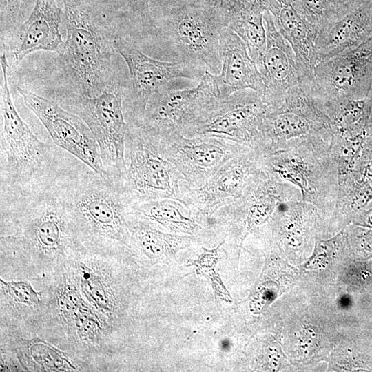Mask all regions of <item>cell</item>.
<instances>
[{
    "mask_svg": "<svg viewBox=\"0 0 372 372\" xmlns=\"http://www.w3.org/2000/svg\"><path fill=\"white\" fill-rule=\"evenodd\" d=\"M56 184L38 194L1 203V231L9 232L0 235V278L41 279L84 248Z\"/></svg>",
    "mask_w": 372,
    "mask_h": 372,
    "instance_id": "obj_1",
    "label": "cell"
},
{
    "mask_svg": "<svg viewBox=\"0 0 372 372\" xmlns=\"http://www.w3.org/2000/svg\"><path fill=\"white\" fill-rule=\"evenodd\" d=\"M31 282L40 292L41 302L21 327L13 329L38 334L83 363L89 371H113L118 339L83 298L64 264Z\"/></svg>",
    "mask_w": 372,
    "mask_h": 372,
    "instance_id": "obj_2",
    "label": "cell"
},
{
    "mask_svg": "<svg viewBox=\"0 0 372 372\" xmlns=\"http://www.w3.org/2000/svg\"><path fill=\"white\" fill-rule=\"evenodd\" d=\"M3 85L1 131V203L28 197L52 188L70 169L58 149L37 138L19 114L8 83L6 53L0 57Z\"/></svg>",
    "mask_w": 372,
    "mask_h": 372,
    "instance_id": "obj_3",
    "label": "cell"
},
{
    "mask_svg": "<svg viewBox=\"0 0 372 372\" xmlns=\"http://www.w3.org/2000/svg\"><path fill=\"white\" fill-rule=\"evenodd\" d=\"M67 211L86 247H130L129 203L122 188L85 164L56 182Z\"/></svg>",
    "mask_w": 372,
    "mask_h": 372,
    "instance_id": "obj_4",
    "label": "cell"
},
{
    "mask_svg": "<svg viewBox=\"0 0 372 372\" xmlns=\"http://www.w3.org/2000/svg\"><path fill=\"white\" fill-rule=\"evenodd\" d=\"M66 39L58 54L80 85L84 96L99 95L116 81L112 57L116 52L105 30L99 0H62Z\"/></svg>",
    "mask_w": 372,
    "mask_h": 372,
    "instance_id": "obj_5",
    "label": "cell"
},
{
    "mask_svg": "<svg viewBox=\"0 0 372 372\" xmlns=\"http://www.w3.org/2000/svg\"><path fill=\"white\" fill-rule=\"evenodd\" d=\"M162 1L158 29L174 54V61L189 63L218 75L222 67L220 33L228 25L225 15L187 0Z\"/></svg>",
    "mask_w": 372,
    "mask_h": 372,
    "instance_id": "obj_6",
    "label": "cell"
},
{
    "mask_svg": "<svg viewBox=\"0 0 372 372\" xmlns=\"http://www.w3.org/2000/svg\"><path fill=\"white\" fill-rule=\"evenodd\" d=\"M125 160L122 191L129 204L162 198L182 202L180 184L185 178L162 154L153 132L129 124Z\"/></svg>",
    "mask_w": 372,
    "mask_h": 372,
    "instance_id": "obj_7",
    "label": "cell"
},
{
    "mask_svg": "<svg viewBox=\"0 0 372 372\" xmlns=\"http://www.w3.org/2000/svg\"><path fill=\"white\" fill-rule=\"evenodd\" d=\"M262 165L267 172L297 187L302 200L319 209L335 207L338 172L329 147L301 142L264 156Z\"/></svg>",
    "mask_w": 372,
    "mask_h": 372,
    "instance_id": "obj_8",
    "label": "cell"
},
{
    "mask_svg": "<svg viewBox=\"0 0 372 372\" xmlns=\"http://www.w3.org/2000/svg\"><path fill=\"white\" fill-rule=\"evenodd\" d=\"M123 92L117 80L99 95L75 97L69 103L70 112L87 123L98 143L104 175L121 187L125 172V141L129 128L123 109Z\"/></svg>",
    "mask_w": 372,
    "mask_h": 372,
    "instance_id": "obj_9",
    "label": "cell"
},
{
    "mask_svg": "<svg viewBox=\"0 0 372 372\" xmlns=\"http://www.w3.org/2000/svg\"><path fill=\"white\" fill-rule=\"evenodd\" d=\"M267 105L262 96L243 90L221 100L187 135L216 137L249 147L262 156L270 152L266 133Z\"/></svg>",
    "mask_w": 372,
    "mask_h": 372,
    "instance_id": "obj_10",
    "label": "cell"
},
{
    "mask_svg": "<svg viewBox=\"0 0 372 372\" xmlns=\"http://www.w3.org/2000/svg\"><path fill=\"white\" fill-rule=\"evenodd\" d=\"M265 123L269 153L283 150L291 143L331 142L329 118L303 81L290 88L278 105L267 107Z\"/></svg>",
    "mask_w": 372,
    "mask_h": 372,
    "instance_id": "obj_11",
    "label": "cell"
},
{
    "mask_svg": "<svg viewBox=\"0 0 372 372\" xmlns=\"http://www.w3.org/2000/svg\"><path fill=\"white\" fill-rule=\"evenodd\" d=\"M112 43L126 63L130 73L129 87L123 97L128 124L142 123L149 100L169 81L180 78L200 81L206 71L184 62L151 58L121 36H114Z\"/></svg>",
    "mask_w": 372,
    "mask_h": 372,
    "instance_id": "obj_12",
    "label": "cell"
},
{
    "mask_svg": "<svg viewBox=\"0 0 372 372\" xmlns=\"http://www.w3.org/2000/svg\"><path fill=\"white\" fill-rule=\"evenodd\" d=\"M325 114L349 99H366L372 83V35L350 50L318 62L303 79Z\"/></svg>",
    "mask_w": 372,
    "mask_h": 372,
    "instance_id": "obj_13",
    "label": "cell"
},
{
    "mask_svg": "<svg viewBox=\"0 0 372 372\" xmlns=\"http://www.w3.org/2000/svg\"><path fill=\"white\" fill-rule=\"evenodd\" d=\"M264 156L246 147L210 176L200 187L180 184L181 200L200 222L209 223L222 207L240 199L262 172Z\"/></svg>",
    "mask_w": 372,
    "mask_h": 372,
    "instance_id": "obj_14",
    "label": "cell"
},
{
    "mask_svg": "<svg viewBox=\"0 0 372 372\" xmlns=\"http://www.w3.org/2000/svg\"><path fill=\"white\" fill-rule=\"evenodd\" d=\"M220 99L215 75L206 70L196 87L172 90L165 86L152 95L139 124L156 134L189 132L215 107Z\"/></svg>",
    "mask_w": 372,
    "mask_h": 372,
    "instance_id": "obj_15",
    "label": "cell"
},
{
    "mask_svg": "<svg viewBox=\"0 0 372 372\" xmlns=\"http://www.w3.org/2000/svg\"><path fill=\"white\" fill-rule=\"evenodd\" d=\"M153 133L162 154L192 188L201 187L220 167L247 147L216 137Z\"/></svg>",
    "mask_w": 372,
    "mask_h": 372,
    "instance_id": "obj_16",
    "label": "cell"
},
{
    "mask_svg": "<svg viewBox=\"0 0 372 372\" xmlns=\"http://www.w3.org/2000/svg\"><path fill=\"white\" fill-rule=\"evenodd\" d=\"M24 104L43 123L56 146L105 177L98 143L84 120L56 102L25 88L17 87Z\"/></svg>",
    "mask_w": 372,
    "mask_h": 372,
    "instance_id": "obj_17",
    "label": "cell"
},
{
    "mask_svg": "<svg viewBox=\"0 0 372 372\" xmlns=\"http://www.w3.org/2000/svg\"><path fill=\"white\" fill-rule=\"evenodd\" d=\"M266 49L262 61L257 64L265 86L264 101L267 107L278 105L286 92L301 80L294 52L289 43L278 30L273 16L267 10L264 14Z\"/></svg>",
    "mask_w": 372,
    "mask_h": 372,
    "instance_id": "obj_18",
    "label": "cell"
},
{
    "mask_svg": "<svg viewBox=\"0 0 372 372\" xmlns=\"http://www.w3.org/2000/svg\"><path fill=\"white\" fill-rule=\"evenodd\" d=\"M219 52L222 67L215 82L220 99L226 100L243 90H252L263 97L265 86L256 63L242 39L228 27L220 30Z\"/></svg>",
    "mask_w": 372,
    "mask_h": 372,
    "instance_id": "obj_19",
    "label": "cell"
},
{
    "mask_svg": "<svg viewBox=\"0 0 372 372\" xmlns=\"http://www.w3.org/2000/svg\"><path fill=\"white\" fill-rule=\"evenodd\" d=\"M0 343L11 349L23 371H89L83 363L35 333L0 328Z\"/></svg>",
    "mask_w": 372,
    "mask_h": 372,
    "instance_id": "obj_20",
    "label": "cell"
},
{
    "mask_svg": "<svg viewBox=\"0 0 372 372\" xmlns=\"http://www.w3.org/2000/svg\"><path fill=\"white\" fill-rule=\"evenodd\" d=\"M62 21L63 10L56 0H36L30 14L16 32L14 63L18 64L39 50L58 53L63 43L60 32Z\"/></svg>",
    "mask_w": 372,
    "mask_h": 372,
    "instance_id": "obj_21",
    "label": "cell"
},
{
    "mask_svg": "<svg viewBox=\"0 0 372 372\" xmlns=\"http://www.w3.org/2000/svg\"><path fill=\"white\" fill-rule=\"evenodd\" d=\"M129 228L130 253L136 264L144 269L172 262L179 251L201 241L195 236L161 231L130 214Z\"/></svg>",
    "mask_w": 372,
    "mask_h": 372,
    "instance_id": "obj_22",
    "label": "cell"
},
{
    "mask_svg": "<svg viewBox=\"0 0 372 372\" xmlns=\"http://www.w3.org/2000/svg\"><path fill=\"white\" fill-rule=\"evenodd\" d=\"M372 35V0L338 18L315 41L318 63L358 46Z\"/></svg>",
    "mask_w": 372,
    "mask_h": 372,
    "instance_id": "obj_23",
    "label": "cell"
},
{
    "mask_svg": "<svg viewBox=\"0 0 372 372\" xmlns=\"http://www.w3.org/2000/svg\"><path fill=\"white\" fill-rule=\"evenodd\" d=\"M281 35L289 43L296 56L301 79H309L318 63L315 51L317 33L297 11L291 0H267Z\"/></svg>",
    "mask_w": 372,
    "mask_h": 372,
    "instance_id": "obj_24",
    "label": "cell"
},
{
    "mask_svg": "<svg viewBox=\"0 0 372 372\" xmlns=\"http://www.w3.org/2000/svg\"><path fill=\"white\" fill-rule=\"evenodd\" d=\"M130 214L161 231L195 236L208 235L200 223L183 202L172 198L130 203Z\"/></svg>",
    "mask_w": 372,
    "mask_h": 372,
    "instance_id": "obj_25",
    "label": "cell"
},
{
    "mask_svg": "<svg viewBox=\"0 0 372 372\" xmlns=\"http://www.w3.org/2000/svg\"><path fill=\"white\" fill-rule=\"evenodd\" d=\"M41 300L39 291L30 281L0 278V328L21 327L38 308Z\"/></svg>",
    "mask_w": 372,
    "mask_h": 372,
    "instance_id": "obj_26",
    "label": "cell"
},
{
    "mask_svg": "<svg viewBox=\"0 0 372 372\" xmlns=\"http://www.w3.org/2000/svg\"><path fill=\"white\" fill-rule=\"evenodd\" d=\"M267 10V0H242L230 14L227 25L244 41L256 65L262 61L266 49L264 14Z\"/></svg>",
    "mask_w": 372,
    "mask_h": 372,
    "instance_id": "obj_27",
    "label": "cell"
},
{
    "mask_svg": "<svg viewBox=\"0 0 372 372\" xmlns=\"http://www.w3.org/2000/svg\"><path fill=\"white\" fill-rule=\"evenodd\" d=\"M317 34L339 17L332 0H291Z\"/></svg>",
    "mask_w": 372,
    "mask_h": 372,
    "instance_id": "obj_28",
    "label": "cell"
},
{
    "mask_svg": "<svg viewBox=\"0 0 372 372\" xmlns=\"http://www.w3.org/2000/svg\"><path fill=\"white\" fill-rule=\"evenodd\" d=\"M225 242L224 239L215 248L211 249L203 247V252L198 255L197 259H189L187 260V264L195 266L196 273L207 279L212 287L216 299L229 302L231 301V297L223 283L219 274L215 270L216 265L218 261V250Z\"/></svg>",
    "mask_w": 372,
    "mask_h": 372,
    "instance_id": "obj_29",
    "label": "cell"
},
{
    "mask_svg": "<svg viewBox=\"0 0 372 372\" xmlns=\"http://www.w3.org/2000/svg\"><path fill=\"white\" fill-rule=\"evenodd\" d=\"M0 371H23L17 357L6 345L0 343Z\"/></svg>",
    "mask_w": 372,
    "mask_h": 372,
    "instance_id": "obj_30",
    "label": "cell"
},
{
    "mask_svg": "<svg viewBox=\"0 0 372 372\" xmlns=\"http://www.w3.org/2000/svg\"><path fill=\"white\" fill-rule=\"evenodd\" d=\"M128 1L134 12L141 17L145 23L150 25L154 24L149 12V0H128Z\"/></svg>",
    "mask_w": 372,
    "mask_h": 372,
    "instance_id": "obj_31",
    "label": "cell"
},
{
    "mask_svg": "<svg viewBox=\"0 0 372 372\" xmlns=\"http://www.w3.org/2000/svg\"><path fill=\"white\" fill-rule=\"evenodd\" d=\"M23 0H6V19L9 24H15L19 20Z\"/></svg>",
    "mask_w": 372,
    "mask_h": 372,
    "instance_id": "obj_32",
    "label": "cell"
},
{
    "mask_svg": "<svg viewBox=\"0 0 372 372\" xmlns=\"http://www.w3.org/2000/svg\"><path fill=\"white\" fill-rule=\"evenodd\" d=\"M368 1L370 0H332L339 18Z\"/></svg>",
    "mask_w": 372,
    "mask_h": 372,
    "instance_id": "obj_33",
    "label": "cell"
},
{
    "mask_svg": "<svg viewBox=\"0 0 372 372\" xmlns=\"http://www.w3.org/2000/svg\"><path fill=\"white\" fill-rule=\"evenodd\" d=\"M366 99L368 126L372 129V83Z\"/></svg>",
    "mask_w": 372,
    "mask_h": 372,
    "instance_id": "obj_34",
    "label": "cell"
}]
</instances>
